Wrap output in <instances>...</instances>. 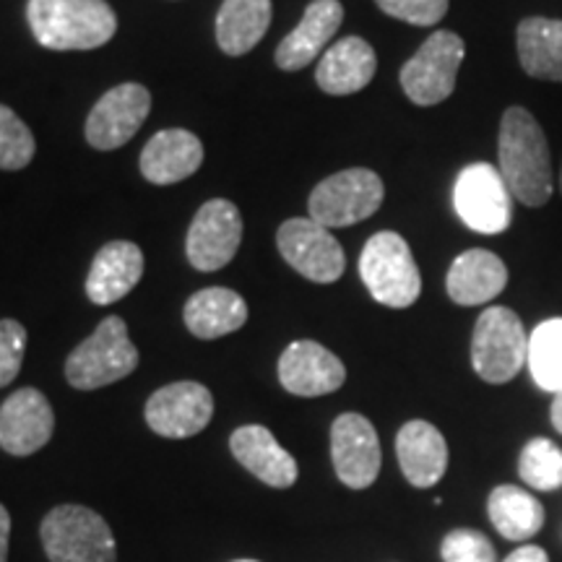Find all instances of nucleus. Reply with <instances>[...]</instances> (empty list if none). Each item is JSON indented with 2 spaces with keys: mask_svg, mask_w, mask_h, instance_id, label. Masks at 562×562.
<instances>
[{
  "mask_svg": "<svg viewBox=\"0 0 562 562\" xmlns=\"http://www.w3.org/2000/svg\"><path fill=\"white\" fill-rule=\"evenodd\" d=\"M40 537L50 562H117L108 521L83 505L53 508L42 518Z\"/></svg>",
  "mask_w": 562,
  "mask_h": 562,
  "instance_id": "obj_5",
  "label": "nucleus"
},
{
  "mask_svg": "<svg viewBox=\"0 0 562 562\" xmlns=\"http://www.w3.org/2000/svg\"><path fill=\"white\" fill-rule=\"evenodd\" d=\"M490 521L510 542H526L544 526V505L516 484H501L490 492Z\"/></svg>",
  "mask_w": 562,
  "mask_h": 562,
  "instance_id": "obj_27",
  "label": "nucleus"
},
{
  "mask_svg": "<svg viewBox=\"0 0 562 562\" xmlns=\"http://www.w3.org/2000/svg\"><path fill=\"white\" fill-rule=\"evenodd\" d=\"M138 368V349L133 347L128 326L117 315L104 318L97 331L68 355L66 378L74 389L97 391L123 381Z\"/></svg>",
  "mask_w": 562,
  "mask_h": 562,
  "instance_id": "obj_3",
  "label": "nucleus"
},
{
  "mask_svg": "<svg viewBox=\"0 0 562 562\" xmlns=\"http://www.w3.org/2000/svg\"><path fill=\"white\" fill-rule=\"evenodd\" d=\"M467 45L456 32L440 30L425 40V45L404 63L402 89L414 104L432 108L453 94Z\"/></svg>",
  "mask_w": 562,
  "mask_h": 562,
  "instance_id": "obj_7",
  "label": "nucleus"
},
{
  "mask_svg": "<svg viewBox=\"0 0 562 562\" xmlns=\"http://www.w3.org/2000/svg\"><path fill=\"white\" fill-rule=\"evenodd\" d=\"M396 456L406 482L427 490L442 480L448 469V442L438 427L412 419L396 435Z\"/></svg>",
  "mask_w": 562,
  "mask_h": 562,
  "instance_id": "obj_18",
  "label": "nucleus"
},
{
  "mask_svg": "<svg viewBox=\"0 0 562 562\" xmlns=\"http://www.w3.org/2000/svg\"><path fill=\"white\" fill-rule=\"evenodd\" d=\"M442 562H497L495 547L482 531L456 529L442 539Z\"/></svg>",
  "mask_w": 562,
  "mask_h": 562,
  "instance_id": "obj_31",
  "label": "nucleus"
},
{
  "mask_svg": "<svg viewBox=\"0 0 562 562\" xmlns=\"http://www.w3.org/2000/svg\"><path fill=\"white\" fill-rule=\"evenodd\" d=\"M529 357V336L510 307H487L472 336V368L484 383H508L521 372Z\"/></svg>",
  "mask_w": 562,
  "mask_h": 562,
  "instance_id": "obj_6",
  "label": "nucleus"
},
{
  "mask_svg": "<svg viewBox=\"0 0 562 562\" xmlns=\"http://www.w3.org/2000/svg\"><path fill=\"white\" fill-rule=\"evenodd\" d=\"M9 539H11V516L0 505V562L9 560Z\"/></svg>",
  "mask_w": 562,
  "mask_h": 562,
  "instance_id": "obj_35",
  "label": "nucleus"
},
{
  "mask_svg": "<svg viewBox=\"0 0 562 562\" xmlns=\"http://www.w3.org/2000/svg\"><path fill=\"white\" fill-rule=\"evenodd\" d=\"M55 414L37 389H19L0 406V448L11 456H32L53 438Z\"/></svg>",
  "mask_w": 562,
  "mask_h": 562,
  "instance_id": "obj_15",
  "label": "nucleus"
},
{
  "mask_svg": "<svg viewBox=\"0 0 562 562\" xmlns=\"http://www.w3.org/2000/svg\"><path fill=\"white\" fill-rule=\"evenodd\" d=\"M188 331L199 339H222V336L240 331L248 321V305L235 290L227 286H209V290L195 292L186 302Z\"/></svg>",
  "mask_w": 562,
  "mask_h": 562,
  "instance_id": "obj_24",
  "label": "nucleus"
},
{
  "mask_svg": "<svg viewBox=\"0 0 562 562\" xmlns=\"http://www.w3.org/2000/svg\"><path fill=\"white\" fill-rule=\"evenodd\" d=\"M378 70V58L370 42L362 37H344L321 55L315 81L331 97H347L362 91Z\"/></svg>",
  "mask_w": 562,
  "mask_h": 562,
  "instance_id": "obj_23",
  "label": "nucleus"
},
{
  "mask_svg": "<svg viewBox=\"0 0 562 562\" xmlns=\"http://www.w3.org/2000/svg\"><path fill=\"white\" fill-rule=\"evenodd\" d=\"M203 165V144L191 131L170 128L151 136L140 151V172L154 186H172L191 178Z\"/></svg>",
  "mask_w": 562,
  "mask_h": 562,
  "instance_id": "obj_20",
  "label": "nucleus"
},
{
  "mask_svg": "<svg viewBox=\"0 0 562 562\" xmlns=\"http://www.w3.org/2000/svg\"><path fill=\"white\" fill-rule=\"evenodd\" d=\"M214 417V396L206 385L193 381L170 383L146 402V425L161 438H193Z\"/></svg>",
  "mask_w": 562,
  "mask_h": 562,
  "instance_id": "obj_12",
  "label": "nucleus"
},
{
  "mask_svg": "<svg viewBox=\"0 0 562 562\" xmlns=\"http://www.w3.org/2000/svg\"><path fill=\"white\" fill-rule=\"evenodd\" d=\"M279 381L294 396H326L347 381V368L318 341H294L279 360Z\"/></svg>",
  "mask_w": 562,
  "mask_h": 562,
  "instance_id": "obj_16",
  "label": "nucleus"
},
{
  "mask_svg": "<svg viewBox=\"0 0 562 562\" xmlns=\"http://www.w3.org/2000/svg\"><path fill=\"white\" fill-rule=\"evenodd\" d=\"M151 94L140 83H121L110 89L87 117V140L94 149H121L136 136L149 117Z\"/></svg>",
  "mask_w": 562,
  "mask_h": 562,
  "instance_id": "obj_13",
  "label": "nucleus"
},
{
  "mask_svg": "<svg viewBox=\"0 0 562 562\" xmlns=\"http://www.w3.org/2000/svg\"><path fill=\"white\" fill-rule=\"evenodd\" d=\"M243 243V216L232 201H206L188 229L186 252L199 271H220L237 256Z\"/></svg>",
  "mask_w": 562,
  "mask_h": 562,
  "instance_id": "obj_11",
  "label": "nucleus"
},
{
  "mask_svg": "<svg viewBox=\"0 0 562 562\" xmlns=\"http://www.w3.org/2000/svg\"><path fill=\"white\" fill-rule=\"evenodd\" d=\"M383 195V180L375 172L364 170V167H351V170L321 180L313 188L307 209H311V220L326 229L351 227V224L364 222L375 214L381 209Z\"/></svg>",
  "mask_w": 562,
  "mask_h": 562,
  "instance_id": "obj_8",
  "label": "nucleus"
},
{
  "mask_svg": "<svg viewBox=\"0 0 562 562\" xmlns=\"http://www.w3.org/2000/svg\"><path fill=\"white\" fill-rule=\"evenodd\" d=\"M389 16L414 26H435L448 13V0H375Z\"/></svg>",
  "mask_w": 562,
  "mask_h": 562,
  "instance_id": "obj_33",
  "label": "nucleus"
},
{
  "mask_svg": "<svg viewBox=\"0 0 562 562\" xmlns=\"http://www.w3.org/2000/svg\"><path fill=\"white\" fill-rule=\"evenodd\" d=\"M526 364L539 389L550 393L562 389V318H550L533 328Z\"/></svg>",
  "mask_w": 562,
  "mask_h": 562,
  "instance_id": "obj_28",
  "label": "nucleus"
},
{
  "mask_svg": "<svg viewBox=\"0 0 562 562\" xmlns=\"http://www.w3.org/2000/svg\"><path fill=\"white\" fill-rule=\"evenodd\" d=\"M235 562H258V560H235Z\"/></svg>",
  "mask_w": 562,
  "mask_h": 562,
  "instance_id": "obj_37",
  "label": "nucleus"
},
{
  "mask_svg": "<svg viewBox=\"0 0 562 562\" xmlns=\"http://www.w3.org/2000/svg\"><path fill=\"white\" fill-rule=\"evenodd\" d=\"M344 5L339 0H313L302 13L300 24L277 47V66L281 70H300L318 58L339 32Z\"/></svg>",
  "mask_w": 562,
  "mask_h": 562,
  "instance_id": "obj_17",
  "label": "nucleus"
},
{
  "mask_svg": "<svg viewBox=\"0 0 562 562\" xmlns=\"http://www.w3.org/2000/svg\"><path fill=\"white\" fill-rule=\"evenodd\" d=\"M516 50L531 79L562 83V19H524L516 30Z\"/></svg>",
  "mask_w": 562,
  "mask_h": 562,
  "instance_id": "obj_25",
  "label": "nucleus"
},
{
  "mask_svg": "<svg viewBox=\"0 0 562 562\" xmlns=\"http://www.w3.org/2000/svg\"><path fill=\"white\" fill-rule=\"evenodd\" d=\"M144 277V252L136 243L115 240L97 252L87 277V294L94 305L123 300Z\"/></svg>",
  "mask_w": 562,
  "mask_h": 562,
  "instance_id": "obj_22",
  "label": "nucleus"
},
{
  "mask_svg": "<svg viewBox=\"0 0 562 562\" xmlns=\"http://www.w3.org/2000/svg\"><path fill=\"white\" fill-rule=\"evenodd\" d=\"M229 451L252 476H258L269 487L286 490L297 482V461L279 446L263 425H245L232 432Z\"/></svg>",
  "mask_w": 562,
  "mask_h": 562,
  "instance_id": "obj_19",
  "label": "nucleus"
},
{
  "mask_svg": "<svg viewBox=\"0 0 562 562\" xmlns=\"http://www.w3.org/2000/svg\"><path fill=\"white\" fill-rule=\"evenodd\" d=\"M331 459L336 476L351 490H364L381 474V440L368 417L347 412L331 427Z\"/></svg>",
  "mask_w": 562,
  "mask_h": 562,
  "instance_id": "obj_14",
  "label": "nucleus"
},
{
  "mask_svg": "<svg viewBox=\"0 0 562 562\" xmlns=\"http://www.w3.org/2000/svg\"><path fill=\"white\" fill-rule=\"evenodd\" d=\"M37 144L26 123L5 104H0V170H24L34 159Z\"/></svg>",
  "mask_w": 562,
  "mask_h": 562,
  "instance_id": "obj_30",
  "label": "nucleus"
},
{
  "mask_svg": "<svg viewBox=\"0 0 562 562\" xmlns=\"http://www.w3.org/2000/svg\"><path fill=\"white\" fill-rule=\"evenodd\" d=\"M518 474L531 490L554 492L562 487V451L547 438H533L524 446Z\"/></svg>",
  "mask_w": 562,
  "mask_h": 562,
  "instance_id": "obj_29",
  "label": "nucleus"
},
{
  "mask_svg": "<svg viewBox=\"0 0 562 562\" xmlns=\"http://www.w3.org/2000/svg\"><path fill=\"white\" fill-rule=\"evenodd\" d=\"M360 277L372 300L396 311L414 305L422 294V277L409 243L396 232H378L364 243Z\"/></svg>",
  "mask_w": 562,
  "mask_h": 562,
  "instance_id": "obj_4",
  "label": "nucleus"
},
{
  "mask_svg": "<svg viewBox=\"0 0 562 562\" xmlns=\"http://www.w3.org/2000/svg\"><path fill=\"white\" fill-rule=\"evenodd\" d=\"M550 419H552V427L562 435V389L554 393L552 398V409H550Z\"/></svg>",
  "mask_w": 562,
  "mask_h": 562,
  "instance_id": "obj_36",
  "label": "nucleus"
},
{
  "mask_svg": "<svg viewBox=\"0 0 562 562\" xmlns=\"http://www.w3.org/2000/svg\"><path fill=\"white\" fill-rule=\"evenodd\" d=\"M560 191H562V170H560Z\"/></svg>",
  "mask_w": 562,
  "mask_h": 562,
  "instance_id": "obj_38",
  "label": "nucleus"
},
{
  "mask_svg": "<svg viewBox=\"0 0 562 562\" xmlns=\"http://www.w3.org/2000/svg\"><path fill=\"white\" fill-rule=\"evenodd\" d=\"M505 284H508V269H505L503 258L490 250L474 248L461 252L451 263L446 290L456 305L474 307L487 305L497 294H503Z\"/></svg>",
  "mask_w": 562,
  "mask_h": 562,
  "instance_id": "obj_21",
  "label": "nucleus"
},
{
  "mask_svg": "<svg viewBox=\"0 0 562 562\" xmlns=\"http://www.w3.org/2000/svg\"><path fill=\"white\" fill-rule=\"evenodd\" d=\"M453 206L461 222L480 235H501L510 227L513 193L501 170L484 161L463 167L456 178Z\"/></svg>",
  "mask_w": 562,
  "mask_h": 562,
  "instance_id": "obj_9",
  "label": "nucleus"
},
{
  "mask_svg": "<svg viewBox=\"0 0 562 562\" xmlns=\"http://www.w3.org/2000/svg\"><path fill=\"white\" fill-rule=\"evenodd\" d=\"M34 40L47 50H97L117 32V16L104 0H30Z\"/></svg>",
  "mask_w": 562,
  "mask_h": 562,
  "instance_id": "obj_2",
  "label": "nucleus"
},
{
  "mask_svg": "<svg viewBox=\"0 0 562 562\" xmlns=\"http://www.w3.org/2000/svg\"><path fill=\"white\" fill-rule=\"evenodd\" d=\"M281 258L315 284H334L347 269V258L331 229L313 220H286L277 232Z\"/></svg>",
  "mask_w": 562,
  "mask_h": 562,
  "instance_id": "obj_10",
  "label": "nucleus"
},
{
  "mask_svg": "<svg viewBox=\"0 0 562 562\" xmlns=\"http://www.w3.org/2000/svg\"><path fill=\"white\" fill-rule=\"evenodd\" d=\"M497 165L513 199L542 209L552 199V154L544 128L526 108L505 110L497 138Z\"/></svg>",
  "mask_w": 562,
  "mask_h": 562,
  "instance_id": "obj_1",
  "label": "nucleus"
},
{
  "mask_svg": "<svg viewBox=\"0 0 562 562\" xmlns=\"http://www.w3.org/2000/svg\"><path fill=\"white\" fill-rule=\"evenodd\" d=\"M503 562H550V554L537 544H524L516 552H510Z\"/></svg>",
  "mask_w": 562,
  "mask_h": 562,
  "instance_id": "obj_34",
  "label": "nucleus"
},
{
  "mask_svg": "<svg viewBox=\"0 0 562 562\" xmlns=\"http://www.w3.org/2000/svg\"><path fill=\"white\" fill-rule=\"evenodd\" d=\"M30 334L19 321H0V389L16 381Z\"/></svg>",
  "mask_w": 562,
  "mask_h": 562,
  "instance_id": "obj_32",
  "label": "nucleus"
},
{
  "mask_svg": "<svg viewBox=\"0 0 562 562\" xmlns=\"http://www.w3.org/2000/svg\"><path fill=\"white\" fill-rule=\"evenodd\" d=\"M271 24V0H224L216 13V42L222 53H250Z\"/></svg>",
  "mask_w": 562,
  "mask_h": 562,
  "instance_id": "obj_26",
  "label": "nucleus"
}]
</instances>
